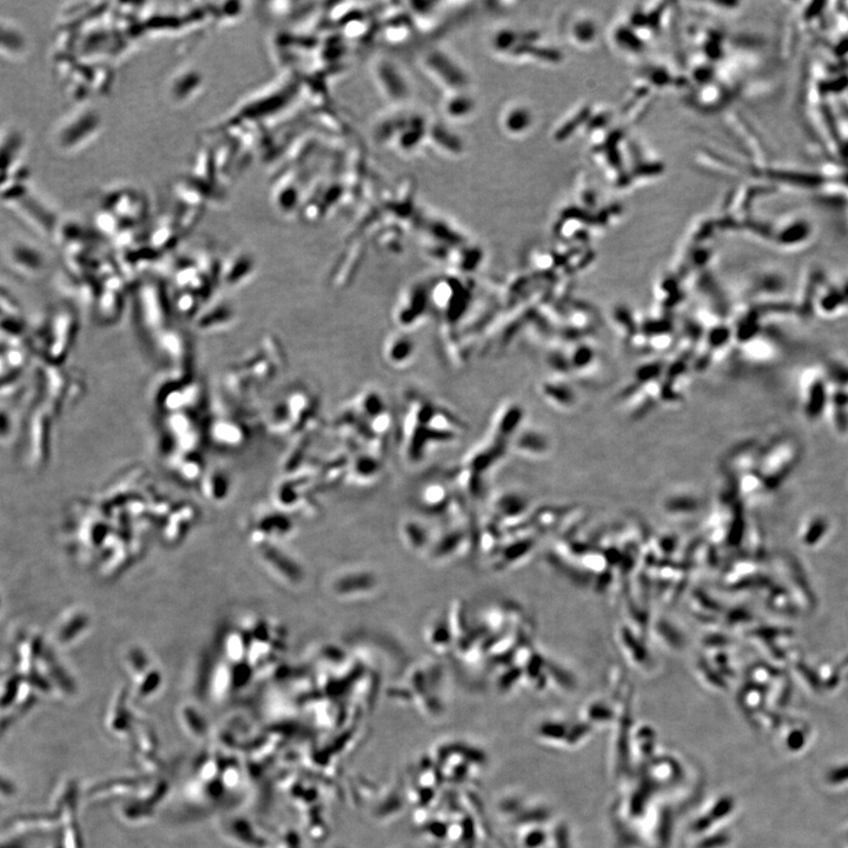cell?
<instances>
[{"label": "cell", "mask_w": 848, "mask_h": 848, "mask_svg": "<svg viewBox=\"0 0 848 848\" xmlns=\"http://www.w3.org/2000/svg\"><path fill=\"white\" fill-rule=\"evenodd\" d=\"M385 350L388 360L390 361L391 363H407V361L414 354V344L407 337L396 336L394 339H390Z\"/></svg>", "instance_id": "obj_1"}]
</instances>
